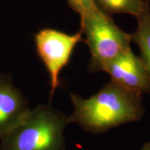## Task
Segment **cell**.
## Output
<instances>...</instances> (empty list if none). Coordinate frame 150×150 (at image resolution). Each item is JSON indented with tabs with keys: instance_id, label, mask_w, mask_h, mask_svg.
Here are the masks:
<instances>
[{
	"instance_id": "1",
	"label": "cell",
	"mask_w": 150,
	"mask_h": 150,
	"mask_svg": "<svg viewBox=\"0 0 150 150\" xmlns=\"http://www.w3.org/2000/svg\"><path fill=\"white\" fill-rule=\"evenodd\" d=\"M141 95L112 81L88 99L72 93L74 110L67 117V122L78 124L88 132L97 134L138 121L144 113Z\"/></svg>"
},
{
	"instance_id": "2",
	"label": "cell",
	"mask_w": 150,
	"mask_h": 150,
	"mask_svg": "<svg viewBox=\"0 0 150 150\" xmlns=\"http://www.w3.org/2000/svg\"><path fill=\"white\" fill-rule=\"evenodd\" d=\"M67 117L51 105H38L0 139V150H64Z\"/></svg>"
},
{
	"instance_id": "3",
	"label": "cell",
	"mask_w": 150,
	"mask_h": 150,
	"mask_svg": "<svg viewBox=\"0 0 150 150\" xmlns=\"http://www.w3.org/2000/svg\"><path fill=\"white\" fill-rule=\"evenodd\" d=\"M81 16V31L91 54L92 71H102L103 67L123 52L131 49V35L115 24L110 16L96 6Z\"/></svg>"
},
{
	"instance_id": "4",
	"label": "cell",
	"mask_w": 150,
	"mask_h": 150,
	"mask_svg": "<svg viewBox=\"0 0 150 150\" xmlns=\"http://www.w3.org/2000/svg\"><path fill=\"white\" fill-rule=\"evenodd\" d=\"M39 57L50 75V99L60 86L59 75L70 61L75 47L83 40L81 31L69 35L53 29H43L35 35Z\"/></svg>"
},
{
	"instance_id": "5",
	"label": "cell",
	"mask_w": 150,
	"mask_h": 150,
	"mask_svg": "<svg viewBox=\"0 0 150 150\" xmlns=\"http://www.w3.org/2000/svg\"><path fill=\"white\" fill-rule=\"evenodd\" d=\"M112 81L131 91L150 93V78L140 57H138L131 49L123 52L103 67Z\"/></svg>"
},
{
	"instance_id": "6",
	"label": "cell",
	"mask_w": 150,
	"mask_h": 150,
	"mask_svg": "<svg viewBox=\"0 0 150 150\" xmlns=\"http://www.w3.org/2000/svg\"><path fill=\"white\" fill-rule=\"evenodd\" d=\"M27 101L11 76L0 74V139L23 120L29 112Z\"/></svg>"
},
{
	"instance_id": "7",
	"label": "cell",
	"mask_w": 150,
	"mask_h": 150,
	"mask_svg": "<svg viewBox=\"0 0 150 150\" xmlns=\"http://www.w3.org/2000/svg\"><path fill=\"white\" fill-rule=\"evenodd\" d=\"M150 0H145L143 11L138 19L136 31L131 34V41L136 43L140 49V59L143 62L150 78Z\"/></svg>"
},
{
	"instance_id": "8",
	"label": "cell",
	"mask_w": 150,
	"mask_h": 150,
	"mask_svg": "<svg viewBox=\"0 0 150 150\" xmlns=\"http://www.w3.org/2000/svg\"><path fill=\"white\" fill-rule=\"evenodd\" d=\"M94 4L104 13H127L138 17L143 11L145 0H93Z\"/></svg>"
},
{
	"instance_id": "9",
	"label": "cell",
	"mask_w": 150,
	"mask_h": 150,
	"mask_svg": "<svg viewBox=\"0 0 150 150\" xmlns=\"http://www.w3.org/2000/svg\"><path fill=\"white\" fill-rule=\"evenodd\" d=\"M69 6L73 11L81 15L95 6L93 0H67Z\"/></svg>"
},
{
	"instance_id": "10",
	"label": "cell",
	"mask_w": 150,
	"mask_h": 150,
	"mask_svg": "<svg viewBox=\"0 0 150 150\" xmlns=\"http://www.w3.org/2000/svg\"><path fill=\"white\" fill-rule=\"evenodd\" d=\"M140 150H150V142L146 143Z\"/></svg>"
}]
</instances>
